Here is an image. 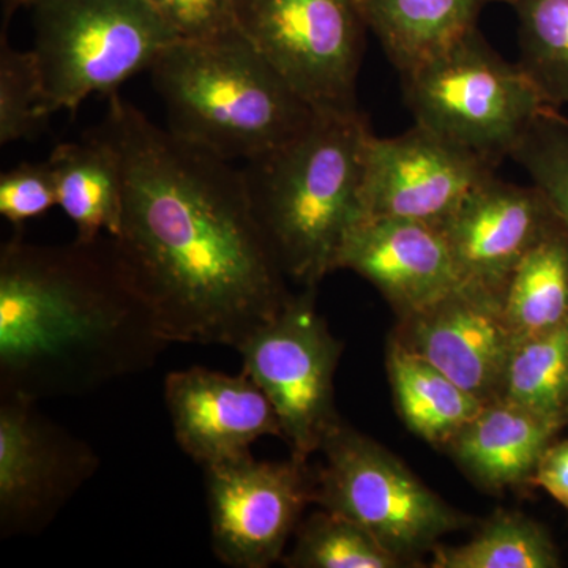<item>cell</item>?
<instances>
[{"instance_id": "d4e9b609", "label": "cell", "mask_w": 568, "mask_h": 568, "mask_svg": "<svg viewBox=\"0 0 568 568\" xmlns=\"http://www.w3.org/2000/svg\"><path fill=\"white\" fill-rule=\"evenodd\" d=\"M283 560L293 568H396L403 562L368 530L327 508L306 519Z\"/></svg>"}, {"instance_id": "277c9868", "label": "cell", "mask_w": 568, "mask_h": 568, "mask_svg": "<svg viewBox=\"0 0 568 568\" xmlns=\"http://www.w3.org/2000/svg\"><path fill=\"white\" fill-rule=\"evenodd\" d=\"M149 70L168 130L227 162L274 151L317 114L237 26L174 41Z\"/></svg>"}, {"instance_id": "e0dca14e", "label": "cell", "mask_w": 568, "mask_h": 568, "mask_svg": "<svg viewBox=\"0 0 568 568\" xmlns=\"http://www.w3.org/2000/svg\"><path fill=\"white\" fill-rule=\"evenodd\" d=\"M560 428L517 403L496 398L447 447L478 485L504 489L532 480Z\"/></svg>"}, {"instance_id": "6da1fadb", "label": "cell", "mask_w": 568, "mask_h": 568, "mask_svg": "<svg viewBox=\"0 0 568 568\" xmlns=\"http://www.w3.org/2000/svg\"><path fill=\"white\" fill-rule=\"evenodd\" d=\"M95 132L123 170L115 256L164 342L241 351L290 297L242 168L160 129L118 93Z\"/></svg>"}, {"instance_id": "30bf717a", "label": "cell", "mask_w": 568, "mask_h": 568, "mask_svg": "<svg viewBox=\"0 0 568 568\" xmlns=\"http://www.w3.org/2000/svg\"><path fill=\"white\" fill-rule=\"evenodd\" d=\"M99 466L97 452L37 402L0 394V537L39 536Z\"/></svg>"}, {"instance_id": "44dd1931", "label": "cell", "mask_w": 568, "mask_h": 568, "mask_svg": "<svg viewBox=\"0 0 568 568\" xmlns=\"http://www.w3.org/2000/svg\"><path fill=\"white\" fill-rule=\"evenodd\" d=\"M504 315L515 346L567 323L568 237L559 222L529 250L508 280Z\"/></svg>"}, {"instance_id": "484cf974", "label": "cell", "mask_w": 568, "mask_h": 568, "mask_svg": "<svg viewBox=\"0 0 568 568\" xmlns=\"http://www.w3.org/2000/svg\"><path fill=\"white\" fill-rule=\"evenodd\" d=\"M51 115L33 51H18L6 37L0 44V144L31 140Z\"/></svg>"}, {"instance_id": "4fadbf2b", "label": "cell", "mask_w": 568, "mask_h": 568, "mask_svg": "<svg viewBox=\"0 0 568 568\" xmlns=\"http://www.w3.org/2000/svg\"><path fill=\"white\" fill-rule=\"evenodd\" d=\"M399 320L396 342L481 402L499 398L515 346L504 315V294L465 282Z\"/></svg>"}, {"instance_id": "7c38bea8", "label": "cell", "mask_w": 568, "mask_h": 568, "mask_svg": "<svg viewBox=\"0 0 568 568\" xmlns=\"http://www.w3.org/2000/svg\"><path fill=\"white\" fill-rule=\"evenodd\" d=\"M496 166L414 123L399 136H369L362 219L413 220L443 226Z\"/></svg>"}, {"instance_id": "2e32d148", "label": "cell", "mask_w": 568, "mask_h": 568, "mask_svg": "<svg viewBox=\"0 0 568 568\" xmlns=\"http://www.w3.org/2000/svg\"><path fill=\"white\" fill-rule=\"evenodd\" d=\"M558 224L547 196L493 174L440 226L463 278L504 294L529 250Z\"/></svg>"}, {"instance_id": "ba28073f", "label": "cell", "mask_w": 568, "mask_h": 568, "mask_svg": "<svg viewBox=\"0 0 568 568\" xmlns=\"http://www.w3.org/2000/svg\"><path fill=\"white\" fill-rule=\"evenodd\" d=\"M321 450L325 466L315 476V500L353 519L396 558L418 555L465 526L462 515L375 440L338 424Z\"/></svg>"}, {"instance_id": "ffe728a7", "label": "cell", "mask_w": 568, "mask_h": 568, "mask_svg": "<svg viewBox=\"0 0 568 568\" xmlns=\"http://www.w3.org/2000/svg\"><path fill=\"white\" fill-rule=\"evenodd\" d=\"M387 369L399 416L432 446L447 447L487 405L395 338L388 343Z\"/></svg>"}, {"instance_id": "8fae6325", "label": "cell", "mask_w": 568, "mask_h": 568, "mask_svg": "<svg viewBox=\"0 0 568 568\" xmlns=\"http://www.w3.org/2000/svg\"><path fill=\"white\" fill-rule=\"evenodd\" d=\"M308 463L260 462L252 454L205 467L212 547L224 566L265 568L283 558L310 500Z\"/></svg>"}, {"instance_id": "83f0119b", "label": "cell", "mask_w": 568, "mask_h": 568, "mask_svg": "<svg viewBox=\"0 0 568 568\" xmlns=\"http://www.w3.org/2000/svg\"><path fill=\"white\" fill-rule=\"evenodd\" d=\"M58 205L50 163H21L0 178V213L20 233L29 220Z\"/></svg>"}, {"instance_id": "52a82bcc", "label": "cell", "mask_w": 568, "mask_h": 568, "mask_svg": "<svg viewBox=\"0 0 568 568\" xmlns=\"http://www.w3.org/2000/svg\"><path fill=\"white\" fill-rule=\"evenodd\" d=\"M235 26L320 114L361 110V0H233Z\"/></svg>"}, {"instance_id": "f1b7e54d", "label": "cell", "mask_w": 568, "mask_h": 568, "mask_svg": "<svg viewBox=\"0 0 568 568\" xmlns=\"http://www.w3.org/2000/svg\"><path fill=\"white\" fill-rule=\"evenodd\" d=\"M179 39L197 40L234 28L233 0H148Z\"/></svg>"}, {"instance_id": "5bb4252c", "label": "cell", "mask_w": 568, "mask_h": 568, "mask_svg": "<svg viewBox=\"0 0 568 568\" xmlns=\"http://www.w3.org/2000/svg\"><path fill=\"white\" fill-rule=\"evenodd\" d=\"M164 399L179 447L203 469L250 454L261 437L283 439L275 407L245 372L193 366L170 373Z\"/></svg>"}, {"instance_id": "cb8c5ba5", "label": "cell", "mask_w": 568, "mask_h": 568, "mask_svg": "<svg viewBox=\"0 0 568 568\" xmlns=\"http://www.w3.org/2000/svg\"><path fill=\"white\" fill-rule=\"evenodd\" d=\"M518 20L519 65L549 106L568 104V0H500Z\"/></svg>"}, {"instance_id": "3957f363", "label": "cell", "mask_w": 568, "mask_h": 568, "mask_svg": "<svg viewBox=\"0 0 568 568\" xmlns=\"http://www.w3.org/2000/svg\"><path fill=\"white\" fill-rule=\"evenodd\" d=\"M362 111L320 114L294 140L242 168L254 215L283 274L316 287L335 271L346 234L361 222L369 136Z\"/></svg>"}, {"instance_id": "9c48e42d", "label": "cell", "mask_w": 568, "mask_h": 568, "mask_svg": "<svg viewBox=\"0 0 568 568\" xmlns=\"http://www.w3.org/2000/svg\"><path fill=\"white\" fill-rule=\"evenodd\" d=\"M343 346L317 315L315 287L290 295L274 320L254 332L239 353L275 407L291 457L302 463L321 450L342 424L335 410V372Z\"/></svg>"}, {"instance_id": "7402d4cb", "label": "cell", "mask_w": 568, "mask_h": 568, "mask_svg": "<svg viewBox=\"0 0 568 568\" xmlns=\"http://www.w3.org/2000/svg\"><path fill=\"white\" fill-rule=\"evenodd\" d=\"M499 398L568 425V321L514 347Z\"/></svg>"}, {"instance_id": "7a4b0ae2", "label": "cell", "mask_w": 568, "mask_h": 568, "mask_svg": "<svg viewBox=\"0 0 568 568\" xmlns=\"http://www.w3.org/2000/svg\"><path fill=\"white\" fill-rule=\"evenodd\" d=\"M164 342L112 239L0 250V394H91L155 364Z\"/></svg>"}, {"instance_id": "5b68a950", "label": "cell", "mask_w": 568, "mask_h": 568, "mask_svg": "<svg viewBox=\"0 0 568 568\" xmlns=\"http://www.w3.org/2000/svg\"><path fill=\"white\" fill-rule=\"evenodd\" d=\"M402 85L417 125L496 168L552 108L521 65L506 61L478 28L402 74Z\"/></svg>"}, {"instance_id": "f546056e", "label": "cell", "mask_w": 568, "mask_h": 568, "mask_svg": "<svg viewBox=\"0 0 568 568\" xmlns=\"http://www.w3.org/2000/svg\"><path fill=\"white\" fill-rule=\"evenodd\" d=\"M530 481L544 488L568 511V439L547 448Z\"/></svg>"}, {"instance_id": "603a6c76", "label": "cell", "mask_w": 568, "mask_h": 568, "mask_svg": "<svg viewBox=\"0 0 568 568\" xmlns=\"http://www.w3.org/2000/svg\"><path fill=\"white\" fill-rule=\"evenodd\" d=\"M433 568H558L559 552L547 530L523 515L499 514L473 540L436 548Z\"/></svg>"}, {"instance_id": "4316f807", "label": "cell", "mask_w": 568, "mask_h": 568, "mask_svg": "<svg viewBox=\"0 0 568 568\" xmlns=\"http://www.w3.org/2000/svg\"><path fill=\"white\" fill-rule=\"evenodd\" d=\"M511 159L547 196L568 237V118L558 108H548Z\"/></svg>"}, {"instance_id": "ac0fdd59", "label": "cell", "mask_w": 568, "mask_h": 568, "mask_svg": "<svg viewBox=\"0 0 568 568\" xmlns=\"http://www.w3.org/2000/svg\"><path fill=\"white\" fill-rule=\"evenodd\" d=\"M491 2L496 0H361V7L368 31L405 74L477 29Z\"/></svg>"}, {"instance_id": "4dcf8cb0", "label": "cell", "mask_w": 568, "mask_h": 568, "mask_svg": "<svg viewBox=\"0 0 568 568\" xmlns=\"http://www.w3.org/2000/svg\"><path fill=\"white\" fill-rule=\"evenodd\" d=\"M33 0H7L9 7L22 6V3H31Z\"/></svg>"}, {"instance_id": "d6986e66", "label": "cell", "mask_w": 568, "mask_h": 568, "mask_svg": "<svg viewBox=\"0 0 568 568\" xmlns=\"http://www.w3.org/2000/svg\"><path fill=\"white\" fill-rule=\"evenodd\" d=\"M48 163L58 205L77 226L78 241H97L103 233L114 237L123 211V170L114 145L93 132L85 141L59 144Z\"/></svg>"}, {"instance_id": "8992f818", "label": "cell", "mask_w": 568, "mask_h": 568, "mask_svg": "<svg viewBox=\"0 0 568 568\" xmlns=\"http://www.w3.org/2000/svg\"><path fill=\"white\" fill-rule=\"evenodd\" d=\"M33 54L48 114L151 69L178 33L148 0H33Z\"/></svg>"}, {"instance_id": "9a60e30c", "label": "cell", "mask_w": 568, "mask_h": 568, "mask_svg": "<svg viewBox=\"0 0 568 568\" xmlns=\"http://www.w3.org/2000/svg\"><path fill=\"white\" fill-rule=\"evenodd\" d=\"M339 268L368 280L399 317L465 283L440 226L413 220L362 219L339 246Z\"/></svg>"}]
</instances>
